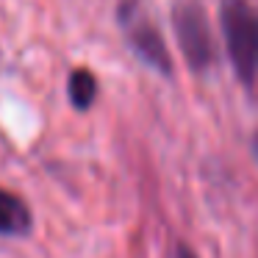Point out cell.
<instances>
[{"label": "cell", "mask_w": 258, "mask_h": 258, "mask_svg": "<svg viewBox=\"0 0 258 258\" xmlns=\"http://www.w3.org/2000/svg\"><path fill=\"white\" fill-rule=\"evenodd\" d=\"M67 95L70 100H73V106L78 108V111H86V108H92V103H95L97 97V78L92 70H75L73 75H70V84H67Z\"/></svg>", "instance_id": "cell-5"}, {"label": "cell", "mask_w": 258, "mask_h": 258, "mask_svg": "<svg viewBox=\"0 0 258 258\" xmlns=\"http://www.w3.org/2000/svg\"><path fill=\"white\" fill-rule=\"evenodd\" d=\"M175 258H200V255H197L189 244H183V241H180V244H175Z\"/></svg>", "instance_id": "cell-6"}, {"label": "cell", "mask_w": 258, "mask_h": 258, "mask_svg": "<svg viewBox=\"0 0 258 258\" xmlns=\"http://www.w3.org/2000/svg\"><path fill=\"white\" fill-rule=\"evenodd\" d=\"M31 208L20 195L0 189V233L3 236H25L31 230Z\"/></svg>", "instance_id": "cell-4"}, {"label": "cell", "mask_w": 258, "mask_h": 258, "mask_svg": "<svg viewBox=\"0 0 258 258\" xmlns=\"http://www.w3.org/2000/svg\"><path fill=\"white\" fill-rule=\"evenodd\" d=\"M222 31L236 75L241 84L250 86L258 75V17L247 0H225Z\"/></svg>", "instance_id": "cell-1"}, {"label": "cell", "mask_w": 258, "mask_h": 258, "mask_svg": "<svg viewBox=\"0 0 258 258\" xmlns=\"http://www.w3.org/2000/svg\"><path fill=\"white\" fill-rule=\"evenodd\" d=\"M122 25H125V34H128L131 47H134L136 56H139L147 67L158 70L161 75L172 73V58H169L167 42H164L161 31H158L156 25L147 23V20L134 17V14L122 17Z\"/></svg>", "instance_id": "cell-3"}, {"label": "cell", "mask_w": 258, "mask_h": 258, "mask_svg": "<svg viewBox=\"0 0 258 258\" xmlns=\"http://www.w3.org/2000/svg\"><path fill=\"white\" fill-rule=\"evenodd\" d=\"M255 150H258V136H255Z\"/></svg>", "instance_id": "cell-7"}, {"label": "cell", "mask_w": 258, "mask_h": 258, "mask_svg": "<svg viewBox=\"0 0 258 258\" xmlns=\"http://www.w3.org/2000/svg\"><path fill=\"white\" fill-rule=\"evenodd\" d=\"M175 39L180 45L186 64L195 73H206L217 58V42L211 34V23L200 0H178L172 9Z\"/></svg>", "instance_id": "cell-2"}]
</instances>
